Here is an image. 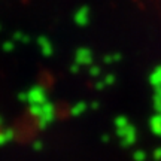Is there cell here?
Listing matches in <instances>:
<instances>
[{"mask_svg":"<svg viewBox=\"0 0 161 161\" xmlns=\"http://www.w3.org/2000/svg\"><path fill=\"white\" fill-rule=\"evenodd\" d=\"M27 102H29L30 106H42V104H45L48 102L45 88L40 85H33L27 91Z\"/></svg>","mask_w":161,"mask_h":161,"instance_id":"cell-1","label":"cell"},{"mask_svg":"<svg viewBox=\"0 0 161 161\" xmlns=\"http://www.w3.org/2000/svg\"><path fill=\"white\" fill-rule=\"evenodd\" d=\"M54 119H55V106L51 102H46L45 104H42V110L37 118V125L39 128H46Z\"/></svg>","mask_w":161,"mask_h":161,"instance_id":"cell-2","label":"cell"},{"mask_svg":"<svg viewBox=\"0 0 161 161\" xmlns=\"http://www.w3.org/2000/svg\"><path fill=\"white\" fill-rule=\"evenodd\" d=\"M116 136L121 139V143H122V146H125V148L134 145L136 140H137V131H136V128L131 124L124 127V128L116 130Z\"/></svg>","mask_w":161,"mask_h":161,"instance_id":"cell-3","label":"cell"},{"mask_svg":"<svg viewBox=\"0 0 161 161\" xmlns=\"http://www.w3.org/2000/svg\"><path fill=\"white\" fill-rule=\"evenodd\" d=\"M92 60H94V55H92V51L90 48H78L75 52V63L78 66H92Z\"/></svg>","mask_w":161,"mask_h":161,"instance_id":"cell-4","label":"cell"},{"mask_svg":"<svg viewBox=\"0 0 161 161\" xmlns=\"http://www.w3.org/2000/svg\"><path fill=\"white\" fill-rule=\"evenodd\" d=\"M90 19H91V11L88 6H80L79 9L73 14V21H75L76 25L79 27H85L90 24Z\"/></svg>","mask_w":161,"mask_h":161,"instance_id":"cell-5","label":"cell"},{"mask_svg":"<svg viewBox=\"0 0 161 161\" xmlns=\"http://www.w3.org/2000/svg\"><path fill=\"white\" fill-rule=\"evenodd\" d=\"M37 45H39V48H40L42 55L51 57L52 54H54V46H52L51 40L48 39L46 36H39V37H37Z\"/></svg>","mask_w":161,"mask_h":161,"instance_id":"cell-6","label":"cell"},{"mask_svg":"<svg viewBox=\"0 0 161 161\" xmlns=\"http://www.w3.org/2000/svg\"><path fill=\"white\" fill-rule=\"evenodd\" d=\"M149 127H151V131L154 133L155 136L161 137V115L157 114L149 119Z\"/></svg>","mask_w":161,"mask_h":161,"instance_id":"cell-7","label":"cell"},{"mask_svg":"<svg viewBox=\"0 0 161 161\" xmlns=\"http://www.w3.org/2000/svg\"><path fill=\"white\" fill-rule=\"evenodd\" d=\"M149 84L152 86H155V88L161 86V64H160V66H157L155 69L151 72V75H149Z\"/></svg>","mask_w":161,"mask_h":161,"instance_id":"cell-8","label":"cell"},{"mask_svg":"<svg viewBox=\"0 0 161 161\" xmlns=\"http://www.w3.org/2000/svg\"><path fill=\"white\" fill-rule=\"evenodd\" d=\"M116 82V76L114 75V73H109V75H106L102 80H98L97 84H96V88L97 90H104L106 86H110V85H114Z\"/></svg>","mask_w":161,"mask_h":161,"instance_id":"cell-9","label":"cell"},{"mask_svg":"<svg viewBox=\"0 0 161 161\" xmlns=\"http://www.w3.org/2000/svg\"><path fill=\"white\" fill-rule=\"evenodd\" d=\"M86 109H88V104H86L85 102H78V103L70 109V114H72V116H79V115H82Z\"/></svg>","mask_w":161,"mask_h":161,"instance_id":"cell-10","label":"cell"},{"mask_svg":"<svg viewBox=\"0 0 161 161\" xmlns=\"http://www.w3.org/2000/svg\"><path fill=\"white\" fill-rule=\"evenodd\" d=\"M12 139H14V131H12L11 128L0 131V146H3V145H6V143H9Z\"/></svg>","mask_w":161,"mask_h":161,"instance_id":"cell-11","label":"cell"},{"mask_svg":"<svg viewBox=\"0 0 161 161\" xmlns=\"http://www.w3.org/2000/svg\"><path fill=\"white\" fill-rule=\"evenodd\" d=\"M127 125H130V122H128V118H127V116H116V118H115L116 130L124 128V127H127Z\"/></svg>","mask_w":161,"mask_h":161,"instance_id":"cell-12","label":"cell"},{"mask_svg":"<svg viewBox=\"0 0 161 161\" xmlns=\"http://www.w3.org/2000/svg\"><path fill=\"white\" fill-rule=\"evenodd\" d=\"M118 61H121L119 54H109V55H104L103 57L104 64H112V63H118Z\"/></svg>","mask_w":161,"mask_h":161,"instance_id":"cell-13","label":"cell"},{"mask_svg":"<svg viewBox=\"0 0 161 161\" xmlns=\"http://www.w3.org/2000/svg\"><path fill=\"white\" fill-rule=\"evenodd\" d=\"M12 40H17V42H25V43H27V42H30V37L27 35H24L23 31H15V33H14V36H12Z\"/></svg>","mask_w":161,"mask_h":161,"instance_id":"cell-14","label":"cell"},{"mask_svg":"<svg viewBox=\"0 0 161 161\" xmlns=\"http://www.w3.org/2000/svg\"><path fill=\"white\" fill-rule=\"evenodd\" d=\"M2 48H3L5 52H12L15 49V43H14V40H6V42H3Z\"/></svg>","mask_w":161,"mask_h":161,"instance_id":"cell-15","label":"cell"},{"mask_svg":"<svg viewBox=\"0 0 161 161\" xmlns=\"http://www.w3.org/2000/svg\"><path fill=\"white\" fill-rule=\"evenodd\" d=\"M133 160L134 161H145L146 160V152L145 151H136L133 154Z\"/></svg>","mask_w":161,"mask_h":161,"instance_id":"cell-16","label":"cell"},{"mask_svg":"<svg viewBox=\"0 0 161 161\" xmlns=\"http://www.w3.org/2000/svg\"><path fill=\"white\" fill-rule=\"evenodd\" d=\"M88 73H90V76H100L102 75V69L98 66H91L90 70H88Z\"/></svg>","mask_w":161,"mask_h":161,"instance_id":"cell-17","label":"cell"},{"mask_svg":"<svg viewBox=\"0 0 161 161\" xmlns=\"http://www.w3.org/2000/svg\"><path fill=\"white\" fill-rule=\"evenodd\" d=\"M42 148H43V143H42L40 140H37V142H35V143H33V149H35V151H40Z\"/></svg>","mask_w":161,"mask_h":161,"instance_id":"cell-18","label":"cell"},{"mask_svg":"<svg viewBox=\"0 0 161 161\" xmlns=\"http://www.w3.org/2000/svg\"><path fill=\"white\" fill-rule=\"evenodd\" d=\"M80 70V66H78V64H72V66H70V72H72V73H78V72H79Z\"/></svg>","mask_w":161,"mask_h":161,"instance_id":"cell-19","label":"cell"},{"mask_svg":"<svg viewBox=\"0 0 161 161\" xmlns=\"http://www.w3.org/2000/svg\"><path fill=\"white\" fill-rule=\"evenodd\" d=\"M154 158H155V160H161V148H157V149L154 151Z\"/></svg>","mask_w":161,"mask_h":161,"instance_id":"cell-20","label":"cell"},{"mask_svg":"<svg viewBox=\"0 0 161 161\" xmlns=\"http://www.w3.org/2000/svg\"><path fill=\"white\" fill-rule=\"evenodd\" d=\"M18 98H19L21 102H27V92H21V94L18 96Z\"/></svg>","mask_w":161,"mask_h":161,"instance_id":"cell-21","label":"cell"},{"mask_svg":"<svg viewBox=\"0 0 161 161\" xmlns=\"http://www.w3.org/2000/svg\"><path fill=\"white\" fill-rule=\"evenodd\" d=\"M155 97H161V86L155 88Z\"/></svg>","mask_w":161,"mask_h":161,"instance_id":"cell-22","label":"cell"},{"mask_svg":"<svg viewBox=\"0 0 161 161\" xmlns=\"http://www.w3.org/2000/svg\"><path fill=\"white\" fill-rule=\"evenodd\" d=\"M102 140H103V142H109V136H103Z\"/></svg>","mask_w":161,"mask_h":161,"instance_id":"cell-23","label":"cell"},{"mask_svg":"<svg viewBox=\"0 0 161 161\" xmlns=\"http://www.w3.org/2000/svg\"><path fill=\"white\" fill-rule=\"evenodd\" d=\"M98 108V103H92L91 104V109H97Z\"/></svg>","mask_w":161,"mask_h":161,"instance_id":"cell-24","label":"cell"},{"mask_svg":"<svg viewBox=\"0 0 161 161\" xmlns=\"http://www.w3.org/2000/svg\"><path fill=\"white\" fill-rule=\"evenodd\" d=\"M2 124H3V119H2V116H0V127H2Z\"/></svg>","mask_w":161,"mask_h":161,"instance_id":"cell-25","label":"cell"},{"mask_svg":"<svg viewBox=\"0 0 161 161\" xmlns=\"http://www.w3.org/2000/svg\"><path fill=\"white\" fill-rule=\"evenodd\" d=\"M0 30H2V24H0Z\"/></svg>","mask_w":161,"mask_h":161,"instance_id":"cell-26","label":"cell"}]
</instances>
